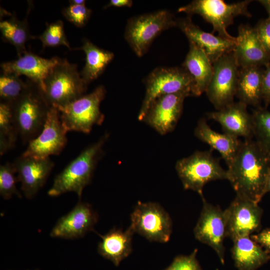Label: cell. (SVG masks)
I'll return each instance as SVG.
<instances>
[{
	"label": "cell",
	"mask_w": 270,
	"mask_h": 270,
	"mask_svg": "<svg viewBox=\"0 0 270 270\" xmlns=\"http://www.w3.org/2000/svg\"><path fill=\"white\" fill-rule=\"evenodd\" d=\"M228 167L227 180L236 196L258 204L267 192L270 151L256 140L244 139Z\"/></svg>",
	"instance_id": "cell-1"
},
{
	"label": "cell",
	"mask_w": 270,
	"mask_h": 270,
	"mask_svg": "<svg viewBox=\"0 0 270 270\" xmlns=\"http://www.w3.org/2000/svg\"><path fill=\"white\" fill-rule=\"evenodd\" d=\"M109 136L108 132L105 133L58 174L48 192V195L58 196L74 192L80 198L84 188L90 182L96 164L104 154L103 148Z\"/></svg>",
	"instance_id": "cell-2"
},
{
	"label": "cell",
	"mask_w": 270,
	"mask_h": 270,
	"mask_svg": "<svg viewBox=\"0 0 270 270\" xmlns=\"http://www.w3.org/2000/svg\"><path fill=\"white\" fill-rule=\"evenodd\" d=\"M28 86L22 95L12 104L16 128L23 142L28 143L42 131L52 107L40 88L28 80Z\"/></svg>",
	"instance_id": "cell-3"
},
{
	"label": "cell",
	"mask_w": 270,
	"mask_h": 270,
	"mask_svg": "<svg viewBox=\"0 0 270 270\" xmlns=\"http://www.w3.org/2000/svg\"><path fill=\"white\" fill-rule=\"evenodd\" d=\"M87 86L77 66L60 58L45 78L42 90L48 104L57 108L84 96Z\"/></svg>",
	"instance_id": "cell-4"
},
{
	"label": "cell",
	"mask_w": 270,
	"mask_h": 270,
	"mask_svg": "<svg viewBox=\"0 0 270 270\" xmlns=\"http://www.w3.org/2000/svg\"><path fill=\"white\" fill-rule=\"evenodd\" d=\"M175 168L184 188L196 192L200 196L208 182L228 178L226 170L222 167L219 160L214 157L212 150L196 151L178 160Z\"/></svg>",
	"instance_id": "cell-5"
},
{
	"label": "cell",
	"mask_w": 270,
	"mask_h": 270,
	"mask_svg": "<svg viewBox=\"0 0 270 270\" xmlns=\"http://www.w3.org/2000/svg\"><path fill=\"white\" fill-rule=\"evenodd\" d=\"M252 1L246 0L232 4H227L222 0H194L178 9L188 16L198 14L213 27L212 33L217 32L219 36L228 40H236L227 31L228 26L238 16L252 17L248 6Z\"/></svg>",
	"instance_id": "cell-6"
},
{
	"label": "cell",
	"mask_w": 270,
	"mask_h": 270,
	"mask_svg": "<svg viewBox=\"0 0 270 270\" xmlns=\"http://www.w3.org/2000/svg\"><path fill=\"white\" fill-rule=\"evenodd\" d=\"M104 86L96 88L70 103L57 109L62 124L67 132L75 131L88 134L94 125H100L104 119L100 110L101 102L105 98Z\"/></svg>",
	"instance_id": "cell-7"
},
{
	"label": "cell",
	"mask_w": 270,
	"mask_h": 270,
	"mask_svg": "<svg viewBox=\"0 0 270 270\" xmlns=\"http://www.w3.org/2000/svg\"><path fill=\"white\" fill-rule=\"evenodd\" d=\"M177 26L176 20L166 10H158L130 18L124 37L136 54L142 56L162 32Z\"/></svg>",
	"instance_id": "cell-8"
},
{
	"label": "cell",
	"mask_w": 270,
	"mask_h": 270,
	"mask_svg": "<svg viewBox=\"0 0 270 270\" xmlns=\"http://www.w3.org/2000/svg\"><path fill=\"white\" fill-rule=\"evenodd\" d=\"M146 91L138 115L142 121L150 103L162 95L182 92H188L192 96L193 80L182 68L160 67L154 70L148 76L146 82Z\"/></svg>",
	"instance_id": "cell-9"
},
{
	"label": "cell",
	"mask_w": 270,
	"mask_h": 270,
	"mask_svg": "<svg viewBox=\"0 0 270 270\" xmlns=\"http://www.w3.org/2000/svg\"><path fill=\"white\" fill-rule=\"evenodd\" d=\"M212 65V75L206 92L210 102L218 110L234 102L239 68L233 51L220 56Z\"/></svg>",
	"instance_id": "cell-10"
},
{
	"label": "cell",
	"mask_w": 270,
	"mask_h": 270,
	"mask_svg": "<svg viewBox=\"0 0 270 270\" xmlns=\"http://www.w3.org/2000/svg\"><path fill=\"white\" fill-rule=\"evenodd\" d=\"M130 228L148 240L166 242L172 232L168 213L156 202H138L130 216Z\"/></svg>",
	"instance_id": "cell-11"
},
{
	"label": "cell",
	"mask_w": 270,
	"mask_h": 270,
	"mask_svg": "<svg viewBox=\"0 0 270 270\" xmlns=\"http://www.w3.org/2000/svg\"><path fill=\"white\" fill-rule=\"evenodd\" d=\"M188 92L164 94L150 103L142 120L161 135L172 132L182 115L185 98Z\"/></svg>",
	"instance_id": "cell-12"
},
{
	"label": "cell",
	"mask_w": 270,
	"mask_h": 270,
	"mask_svg": "<svg viewBox=\"0 0 270 270\" xmlns=\"http://www.w3.org/2000/svg\"><path fill=\"white\" fill-rule=\"evenodd\" d=\"M66 133L62 124L59 110L52 106L42 131L28 143L27 148L22 155L37 158L58 155L67 144Z\"/></svg>",
	"instance_id": "cell-13"
},
{
	"label": "cell",
	"mask_w": 270,
	"mask_h": 270,
	"mask_svg": "<svg viewBox=\"0 0 270 270\" xmlns=\"http://www.w3.org/2000/svg\"><path fill=\"white\" fill-rule=\"evenodd\" d=\"M202 197L203 206L194 229L196 238L210 246L218 254L222 264L224 263V239L226 224L224 212Z\"/></svg>",
	"instance_id": "cell-14"
},
{
	"label": "cell",
	"mask_w": 270,
	"mask_h": 270,
	"mask_svg": "<svg viewBox=\"0 0 270 270\" xmlns=\"http://www.w3.org/2000/svg\"><path fill=\"white\" fill-rule=\"evenodd\" d=\"M226 235L232 240L238 238L250 236L260 225L262 211L258 204L236 196L224 211Z\"/></svg>",
	"instance_id": "cell-15"
},
{
	"label": "cell",
	"mask_w": 270,
	"mask_h": 270,
	"mask_svg": "<svg viewBox=\"0 0 270 270\" xmlns=\"http://www.w3.org/2000/svg\"><path fill=\"white\" fill-rule=\"evenodd\" d=\"M98 216L88 203L79 202L57 221L50 232L54 238L72 240L82 238L94 230Z\"/></svg>",
	"instance_id": "cell-16"
},
{
	"label": "cell",
	"mask_w": 270,
	"mask_h": 270,
	"mask_svg": "<svg viewBox=\"0 0 270 270\" xmlns=\"http://www.w3.org/2000/svg\"><path fill=\"white\" fill-rule=\"evenodd\" d=\"M13 164L21 190L28 199L32 198L43 186L54 165L50 158H37L22 155Z\"/></svg>",
	"instance_id": "cell-17"
},
{
	"label": "cell",
	"mask_w": 270,
	"mask_h": 270,
	"mask_svg": "<svg viewBox=\"0 0 270 270\" xmlns=\"http://www.w3.org/2000/svg\"><path fill=\"white\" fill-rule=\"evenodd\" d=\"M176 23L189 42L200 48L212 64L224 54L234 50L236 40L225 39L204 32L193 23L190 16L178 19Z\"/></svg>",
	"instance_id": "cell-18"
},
{
	"label": "cell",
	"mask_w": 270,
	"mask_h": 270,
	"mask_svg": "<svg viewBox=\"0 0 270 270\" xmlns=\"http://www.w3.org/2000/svg\"><path fill=\"white\" fill-rule=\"evenodd\" d=\"M247 106L240 101L234 102L206 115L220 124L224 132L238 138H252L254 136L252 116L248 113Z\"/></svg>",
	"instance_id": "cell-19"
},
{
	"label": "cell",
	"mask_w": 270,
	"mask_h": 270,
	"mask_svg": "<svg viewBox=\"0 0 270 270\" xmlns=\"http://www.w3.org/2000/svg\"><path fill=\"white\" fill-rule=\"evenodd\" d=\"M236 42L233 52L238 68L262 67L270 62V56L261 44L254 28L240 25Z\"/></svg>",
	"instance_id": "cell-20"
},
{
	"label": "cell",
	"mask_w": 270,
	"mask_h": 270,
	"mask_svg": "<svg viewBox=\"0 0 270 270\" xmlns=\"http://www.w3.org/2000/svg\"><path fill=\"white\" fill-rule=\"evenodd\" d=\"M60 60L56 56L45 58L27 51L17 60L2 63L0 67L2 74L24 75L42 90L45 78Z\"/></svg>",
	"instance_id": "cell-21"
},
{
	"label": "cell",
	"mask_w": 270,
	"mask_h": 270,
	"mask_svg": "<svg viewBox=\"0 0 270 270\" xmlns=\"http://www.w3.org/2000/svg\"><path fill=\"white\" fill-rule=\"evenodd\" d=\"M190 49L182 68L191 76L194 83L192 96H199L206 90L213 73V65L206 53L189 42Z\"/></svg>",
	"instance_id": "cell-22"
},
{
	"label": "cell",
	"mask_w": 270,
	"mask_h": 270,
	"mask_svg": "<svg viewBox=\"0 0 270 270\" xmlns=\"http://www.w3.org/2000/svg\"><path fill=\"white\" fill-rule=\"evenodd\" d=\"M194 134L198 139L217 150L228 166L233 161L242 142L238 138L224 132L220 134L215 132L210 128L204 118L199 120Z\"/></svg>",
	"instance_id": "cell-23"
},
{
	"label": "cell",
	"mask_w": 270,
	"mask_h": 270,
	"mask_svg": "<svg viewBox=\"0 0 270 270\" xmlns=\"http://www.w3.org/2000/svg\"><path fill=\"white\" fill-rule=\"evenodd\" d=\"M134 233L130 226L126 231L116 228L112 230L101 236L102 240L98 246V253L118 266L132 252Z\"/></svg>",
	"instance_id": "cell-24"
},
{
	"label": "cell",
	"mask_w": 270,
	"mask_h": 270,
	"mask_svg": "<svg viewBox=\"0 0 270 270\" xmlns=\"http://www.w3.org/2000/svg\"><path fill=\"white\" fill-rule=\"evenodd\" d=\"M264 72L260 66L239 69L236 96L240 101L256 108L261 106Z\"/></svg>",
	"instance_id": "cell-25"
},
{
	"label": "cell",
	"mask_w": 270,
	"mask_h": 270,
	"mask_svg": "<svg viewBox=\"0 0 270 270\" xmlns=\"http://www.w3.org/2000/svg\"><path fill=\"white\" fill-rule=\"evenodd\" d=\"M232 256L238 270H256L270 258L250 236L238 238L233 240Z\"/></svg>",
	"instance_id": "cell-26"
},
{
	"label": "cell",
	"mask_w": 270,
	"mask_h": 270,
	"mask_svg": "<svg viewBox=\"0 0 270 270\" xmlns=\"http://www.w3.org/2000/svg\"><path fill=\"white\" fill-rule=\"evenodd\" d=\"M76 49L83 50L86 56V64L80 74L88 85L102 73L114 58V53L98 48L86 39L83 40L80 48Z\"/></svg>",
	"instance_id": "cell-27"
},
{
	"label": "cell",
	"mask_w": 270,
	"mask_h": 270,
	"mask_svg": "<svg viewBox=\"0 0 270 270\" xmlns=\"http://www.w3.org/2000/svg\"><path fill=\"white\" fill-rule=\"evenodd\" d=\"M0 30L2 38L16 48L18 57L27 52L26 43L34 38L30 34L27 19L20 20L15 14L0 22Z\"/></svg>",
	"instance_id": "cell-28"
},
{
	"label": "cell",
	"mask_w": 270,
	"mask_h": 270,
	"mask_svg": "<svg viewBox=\"0 0 270 270\" xmlns=\"http://www.w3.org/2000/svg\"><path fill=\"white\" fill-rule=\"evenodd\" d=\"M18 132L14 122L12 104L0 103V154L4 155L14 146Z\"/></svg>",
	"instance_id": "cell-29"
},
{
	"label": "cell",
	"mask_w": 270,
	"mask_h": 270,
	"mask_svg": "<svg viewBox=\"0 0 270 270\" xmlns=\"http://www.w3.org/2000/svg\"><path fill=\"white\" fill-rule=\"evenodd\" d=\"M28 86L18 76L2 74L0 77V102L12 104L24 92Z\"/></svg>",
	"instance_id": "cell-30"
},
{
	"label": "cell",
	"mask_w": 270,
	"mask_h": 270,
	"mask_svg": "<svg viewBox=\"0 0 270 270\" xmlns=\"http://www.w3.org/2000/svg\"><path fill=\"white\" fill-rule=\"evenodd\" d=\"M252 116L256 140L270 151V112L260 106L253 110Z\"/></svg>",
	"instance_id": "cell-31"
},
{
	"label": "cell",
	"mask_w": 270,
	"mask_h": 270,
	"mask_svg": "<svg viewBox=\"0 0 270 270\" xmlns=\"http://www.w3.org/2000/svg\"><path fill=\"white\" fill-rule=\"evenodd\" d=\"M63 22L58 20L48 24L46 30L39 36H34L40 40L44 48L64 46L71 50L64 32Z\"/></svg>",
	"instance_id": "cell-32"
},
{
	"label": "cell",
	"mask_w": 270,
	"mask_h": 270,
	"mask_svg": "<svg viewBox=\"0 0 270 270\" xmlns=\"http://www.w3.org/2000/svg\"><path fill=\"white\" fill-rule=\"evenodd\" d=\"M16 172L13 163L6 162L0 166V194L4 200H9L14 195L21 198L16 188L18 182Z\"/></svg>",
	"instance_id": "cell-33"
},
{
	"label": "cell",
	"mask_w": 270,
	"mask_h": 270,
	"mask_svg": "<svg viewBox=\"0 0 270 270\" xmlns=\"http://www.w3.org/2000/svg\"><path fill=\"white\" fill-rule=\"evenodd\" d=\"M64 16L76 26L82 28L88 22L92 10L85 6L70 4L62 10Z\"/></svg>",
	"instance_id": "cell-34"
},
{
	"label": "cell",
	"mask_w": 270,
	"mask_h": 270,
	"mask_svg": "<svg viewBox=\"0 0 270 270\" xmlns=\"http://www.w3.org/2000/svg\"><path fill=\"white\" fill-rule=\"evenodd\" d=\"M197 252L195 249L190 255L176 256L164 270H202L196 259Z\"/></svg>",
	"instance_id": "cell-35"
},
{
	"label": "cell",
	"mask_w": 270,
	"mask_h": 270,
	"mask_svg": "<svg viewBox=\"0 0 270 270\" xmlns=\"http://www.w3.org/2000/svg\"><path fill=\"white\" fill-rule=\"evenodd\" d=\"M254 29L262 46L270 56V18L260 20Z\"/></svg>",
	"instance_id": "cell-36"
},
{
	"label": "cell",
	"mask_w": 270,
	"mask_h": 270,
	"mask_svg": "<svg viewBox=\"0 0 270 270\" xmlns=\"http://www.w3.org/2000/svg\"><path fill=\"white\" fill-rule=\"evenodd\" d=\"M262 77V100L266 107L270 104V62L265 66Z\"/></svg>",
	"instance_id": "cell-37"
},
{
	"label": "cell",
	"mask_w": 270,
	"mask_h": 270,
	"mask_svg": "<svg viewBox=\"0 0 270 270\" xmlns=\"http://www.w3.org/2000/svg\"><path fill=\"white\" fill-rule=\"evenodd\" d=\"M251 238L270 251V228L266 229L258 234L253 235L251 236Z\"/></svg>",
	"instance_id": "cell-38"
},
{
	"label": "cell",
	"mask_w": 270,
	"mask_h": 270,
	"mask_svg": "<svg viewBox=\"0 0 270 270\" xmlns=\"http://www.w3.org/2000/svg\"><path fill=\"white\" fill-rule=\"evenodd\" d=\"M132 1L130 0H111L104 6V8L110 7H131Z\"/></svg>",
	"instance_id": "cell-39"
},
{
	"label": "cell",
	"mask_w": 270,
	"mask_h": 270,
	"mask_svg": "<svg viewBox=\"0 0 270 270\" xmlns=\"http://www.w3.org/2000/svg\"><path fill=\"white\" fill-rule=\"evenodd\" d=\"M258 2L266 8L268 15V17L270 18V0H260Z\"/></svg>",
	"instance_id": "cell-40"
},
{
	"label": "cell",
	"mask_w": 270,
	"mask_h": 270,
	"mask_svg": "<svg viewBox=\"0 0 270 270\" xmlns=\"http://www.w3.org/2000/svg\"><path fill=\"white\" fill-rule=\"evenodd\" d=\"M86 1L84 0H69L70 4L76 6H85Z\"/></svg>",
	"instance_id": "cell-41"
},
{
	"label": "cell",
	"mask_w": 270,
	"mask_h": 270,
	"mask_svg": "<svg viewBox=\"0 0 270 270\" xmlns=\"http://www.w3.org/2000/svg\"><path fill=\"white\" fill-rule=\"evenodd\" d=\"M266 190L267 192L270 191V174L268 181Z\"/></svg>",
	"instance_id": "cell-42"
},
{
	"label": "cell",
	"mask_w": 270,
	"mask_h": 270,
	"mask_svg": "<svg viewBox=\"0 0 270 270\" xmlns=\"http://www.w3.org/2000/svg\"></svg>",
	"instance_id": "cell-43"
}]
</instances>
